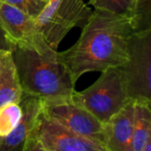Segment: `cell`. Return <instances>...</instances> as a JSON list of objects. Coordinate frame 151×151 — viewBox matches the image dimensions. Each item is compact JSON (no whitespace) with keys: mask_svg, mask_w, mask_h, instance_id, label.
Listing matches in <instances>:
<instances>
[{"mask_svg":"<svg viewBox=\"0 0 151 151\" xmlns=\"http://www.w3.org/2000/svg\"><path fill=\"white\" fill-rule=\"evenodd\" d=\"M48 1H49V0H48Z\"/></svg>","mask_w":151,"mask_h":151,"instance_id":"obj_18","label":"cell"},{"mask_svg":"<svg viewBox=\"0 0 151 151\" xmlns=\"http://www.w3.org/2000/svg\"><path fill=\"white\" fill-rule=\"evenodd\" d=\"M128 59L118 67L131 100L151 101V29L134 32L127 44Z\"/></svg>","mask_w":151,"mask_h":151,"instance_id":"obj_4","label":"cell"},{"mask_svg":"<svg viewBox=\"0 0 151 151\" xmlns=\"http://www.w3.org/2000/svg\"><path fill=\"white\" fill-rule=\"evenodd\" d=\"M12 58L23 94L46 100L71 96L75 92L76 83L59 52L43 37L32 42L16 43Z\"/></svg>","mask_w":151,"mask_h":151,"instance_id":"obj_2","label":"cell"},{"mask_svg":"<svg viewBox=\"0 0 151 151\" xmlns=\"http://www.w3.org/2000/svg\"><path fill=\"white\" fill-rule=\"evenodd\" d=\"M43 114L73 132L106 148L105 127L71 96L42 99Z\"/></svg>","mask_w":151,"mask_h":151,"instance_id":"obj_6","label":"cell"},{"mask_svg":"<svg viewBox=\"0 0 151 151\" xmlns=\"http://www.w3.org/2000/svg\"><path fill=\"white\" fill-rule=\"evenodd\" d=\"M92 14L84 0H49L36 18L41 34L47 43L57 50L73 27H83Z\"/></svg>","mask_w":151,"mask_h":151,"instance_id":"obj_5","label":"cell"},{"mask_svg":"<svg viewBox=\"0 0 151 151\" xmlns=\"http://www.w3.org/2000/svg\"><path fill=\"white\" fill-rule=\"evenodd\" d=\"M13 48H14V43L9 39L5 32L0 27V52L4 50L12 51Z\"/></svg>","mask_w":151,"mask_h":151,"instance_id":"obj_17","label":"cell"},{"mask_svg":"<svg viewBox=\"0 0 151 151\" xmlns=\"http://www.w3.org/2000/svg\"><path fill=\"white\" fill-rule=\"evenodd\" d=\"M72 98L103 124H106L131 100L118 67L102 72L94 84L83 91L75 90Z\"/></svg>","mask_w":151,"mask_h":151,"instance_id":"obj_3","label":"cell"},{"mask_svg":"<svg viewBox=\"0 0 151 151\" xmlns=\"http://www.w3.org/2000/svg\"><path fill=\"white\" fill-rule=\"evenodd\" d=\"M21 118L14 130L7 136L0 138V151H24L26 142L35 128L42 108V99L22 93L19 103Z\"/></svg>","mask_w":151,"mask_h":151,"instance_id":"obj_8","label":"cell"},{"mask_svg":"<svg viewBox=\"0 0 151 151\" xmlns=\"http://www.w3.org/2000/svg\"><path fill=\"white\" fill-rule=\"evenodd\" d=\"M134 101L130 100L104 124L107 151H131Z\"/></svg>","mask_w":151,"mask_h":151,"instance_id":"obj_10","label":"cell"},{"mask_svg":"<svg viewBox=\"0 0 151 151\" xmlns=\"http://www.w3.org/2000/svg\"><path fill=\"white\" fill-rule=\"evenodd\" d=\"M131 151H151V101L134 100Z\"/></svg>","mask_w":151,"mask_h":151,"instance_id":"obj_12","label":"cell"},{"mask_svg":"<svg viewBox=\"0 0 151 151\" xmlns=\"http://www.w3.org/2000/svg\"><path fill=\"white\" fill-rule=\"evenodd\" d=\"M0 2L12 5L36 19L47 4L48 0H0Z\"/></svg>","mask_w":151,"mask_h":151,"instance_id":"obj_16","label":"cell"},{"mask_svg":"<svg viewBox=\"0 0 151 151\" xmlns=\"http://www.w3.org/2000/svg\"><path fill=\"white\" fill-rule=\"evenodd\" d=\"M22 96L12 51L0 52V108L8 104H19Z\"/></svg>","mask_w":151,"mask_h":151,"instance_id":"obj_11","label":"cell"},{"mask_svg":"<svg viewBox=\"0 0 151 151\" xmlns=\"http://www.w3.org/2000/svg\"><path fill=\"white\" fill-rule=\"evenodd\" d=\"M134 32L130 14L95 9L78 41L68 50L59 52L73 81L76 83L84 73H102L126 63L128 39Z\"/></svg>","mask_w":151,"mask_h":151,"instance_id":"obj_1","label":"cell"},{"mask_svg":"<svg viewBox=\"0 0 151 151\" xmlns=\"http://www.w3.org/2000/svg\"><path fill=\"white\" fill-rule=\"evenodd\" d=\"M22 111L19 104H8L0 108V138L11 134L21 118Z\"/></svg>","mask_w":151,"mask_h":151,"instance_id":"obj_13","label":"cell"},{"mask_svg":"<svg viewBox=\"0 0 151 151\" xmlns=\"http://www.w3.org/2000/svg\"><path fill=\"white\" fill-rule=\"evenodd\" d=\"M0 27L14 45L32 42L43 37L35 19L3 2H0Z\"/></svg>","mask_w":151,"mask_h":151,"instance_id":"obj_9","label":"cell"},{"mask_svg":"<svg viewBox=\"0 0 151 151\" xmlns=\"http://www.w3.org/2000/svg\"><path fill=\"white\" fill-rule=\"evenodd\" d=\"M24 151H106L105 149L45 116L42 111Z\"/></svg>","mask_w":151,"mask_h":151,"instance_id":"obj_7","label":"cell"},{"mask_svg":"<svg viewBox=\"0 0 151 151\" xmlns=\"http://www.w3.org/2000/svg\"><path fill=\"white\" fill-rule=\"evenodd\" d=\"M95 9L109 11L118 14H130L133 12L134 0H89Z\"/></svg>","mask_w":151,"mask_h":151,"instance_id":"obj_15","label":"cell"},{"mask_svg":"<svg viewBox=\"0 0 151 151\" xmlns=\"http://www.w3.org/2000/svg\"><path fill=\"white\" fill-rule=\"evenodd\" d=\"M131 16L134 32L151 29V0H134Z\"/></svg>","mask_w":151,"mask_h":151,"instance_id":"obj_14","label":"cell"}]
</instances>
